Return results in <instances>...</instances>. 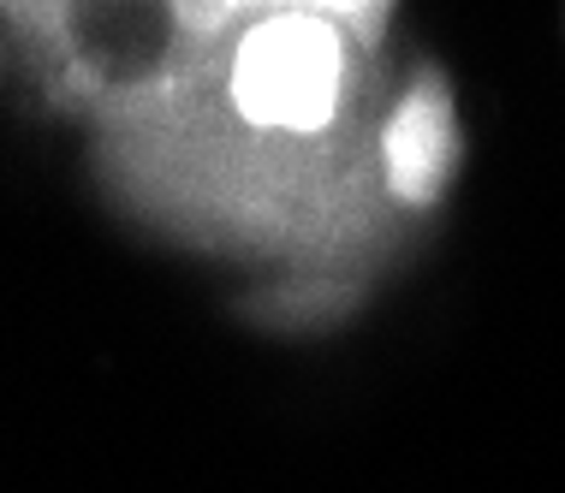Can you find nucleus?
<instances>
[{"label":"nucleus","mask_w":565,"mask_h":493,"mask_svg":"<svg viewBox=\"0 0 565 493\" xmlns=\"http://www.w3.org/2000/svg\"><path fill=\"white\" fill-rule=\"evenodd\" d=\"M458 156V126H452V101L435 78L417 84L399 101V114L381 131V167H387V191L399 203H435L440 184L452 173Z\"/></svg>","instance_id":"obj_2"},{"label":"nucleus","mask_w":565,"mask_h":493,"mask_svg":"<svg viewBox=\"0 0 565 493\" xmlns=\"http://www.w3.org/2000/svg\"><path fill=\"white\" fill-rule=\"evenodd\" d=\"M340 36L316 12H280L238 42L233 101L263 131H322L340 107Z\"/></svg>","instance_id":"obj_1"}]
</instances>
